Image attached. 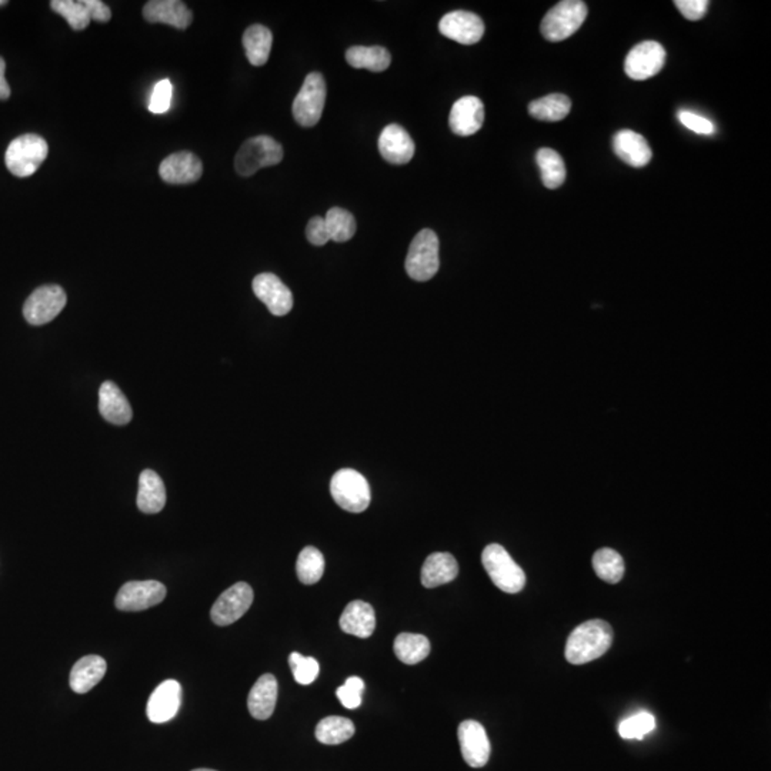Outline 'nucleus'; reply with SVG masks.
I'll return each mask as SVG.
<instances>
[{"label":"nucleus","instance_id":"obj_1","mask_svg":"<svg viewBox=\"0 0 771 771\" xmlns=\"http://www.w3.org/2000/svg\"><path fill=\"white\" fill-rule=\"evenodd\" d=\"M613 643V630L605 620H588L576 628L565 644V660L570 664L590 663L605 656Z\"/></svg>","mask_w":771,"mask_h":771},{"label":"nucleus","instance_id":"obj_2","mask_svg":"<svg viewBox=\"0 0 771 771\" xmlns=\"http://www.w3.org/2000/svg\"><path fill=\"white\" fill-rule=\"evenodd\" d=\"M49 153L48 142L39 134H22L10 142L5 154V164L10 174L16 177H29L47 161Z\"/></svg>","mask_w":771,"mask_h":771},{"label":"nucleus","instance_id":"obj_3","mask_svg":"<svg viewBox=\"0 0 771 771\" xmlns=\"http://www.w3.org/2000/svg\"><path fill=\"white\" fill-rule=\"evenodd\" d=\"M481 563L491 582L502 592L514 595L523 590L526 586V575L523 569L512 559L501 544H489L481 554Z\"/></svg>","mask_w":771,"mask_h":771},{"label":"nucleus","instance_id":"obj_4","mask_svg":"<svg viewBox=\"0 0 771 771\" xmlns=\"http://www.w3.org/2000/svg\"><path fill=\"white\" fill-rule=\"evenodd\" d=\"M283 147L266 134L248 139L235 157V169L240 176L248 177L263 167L276 166L283 161Z\"/></svg>","mask_w":771,"mask_h":771},{"label":"nucleus","instance_id":"obj_5","mask_svg":"<svg viewBox=\"0 0 771 771\" xmlns=\"http://www.w3.org/2000/svg\"><path fill=\"white\" fill-rule=\"evenodd\" d=\"M438 235L433 230L423 229L412 240L407 258L406 273L416 281H428L435 278L440 268Z\"/></svg>","mask_w":771,"mask_h":771},{"label":"nucleus","instance_id":"obj_6","mask_svg":"<svg viewBox=\"0 0 771 771\" xmlns=\"http://www.w3.org/2000/svg\"><path fill=\"white\" fill-rule=\"evenodd\" d=\"M587 17V5L580 0H565L547 12L542 22V35L550 42H562L577 32Z\"/></svg>","mask_w":771,"mask_h":771},{"label":"nucleus","instance_id":"obj_7","mask_svg":"<svg viewBox=\"0 0 771 771\" xmlns=\"http://www.w3.org/2000/svg\"><path fill=\"white\" fill-rule=\"evenodd\" d=\"M331 493L337 506L350 512L362 513L372 501L366 479L354 469H342L332 478Z\"/></svg>","mask_w":771,"mask_h":771},{"label":"nucleus","instance_id":"obj_8","mask_svg":"<svg viewBox=\"0 0 771 771\" xmlns=\"http://www.w3.org/2000/svg\"><path fill=\"white\" fill-rule=\"evenodd\" d=\"M326 96V80L323 76L317 72L309 73L291 106L294 121L303 128H312L319 123L323 115Z\"/></svg>","mask_w":771,"mask_h":771},{"label":"nucleus","instance_id":"obj_9","mask_svg":"<svg viewBox=\"0 0 771 771\" xmlns=\"http://www.w3.org/2000/svg\"><path fill=\"white\" fill-rule=\"evenodd\" d=\"M66 303L68 296L60 286H40L25 301V319L32 326H43L59 316Z\"/></svg>","mask_w":771,"mask_h":771},{"label":"nucleus","instance_id":"obj_10","mask_svg":"<svg viewBox=\"0 0 771 771\" xmlns=\"http://www.w3.org/2000/svg\"><path fill=\"white\" fill-rule=\"evenodd\" d=\"M252 603V587L248 583H236L232 587L223 592L215 602L212 610H210V618H212L213 623L217 626L233 625L235 621L245 616Z\"/></svg>","mask_w":771,"mask_h":771},{"label":"nucleus","instance_id":"obj_11","mask_svg":"<svg viewBox=\"0 0 771 771\" xmlns=\"http://www.w3.org/2000/svg\"><path fill=\"white\" fill-rule=\"evenodd\" d=\"M666 50L660 43L646 40L628 52L626 58V75L633 80H648L663 69Z\"/></svg>","mask_w":771,"mask_h":771},{"label":"nucleus","instance_id":"obj_12","mask_svg":"<svg viewBox=\"0 0 771 771\" xmlns=\"http://www.w3.org/2000/svg\"><path fill=\"white\" fill-rule=\"evenodd\" d=\"M166 587L156 580L129 582L116 596V607L121 611H142L154 607L166 597Z\"/></svg>","mask_w":771,"mask_h":771},{"label":"nucleus","instance_id":"obj_13","mask_svg":"<svg viewBox=\"0 0 771 771\" xmlns=\"http://www.w3.org/2000/svg\"><path fill=\"white\" fill-rule=\"evenodd\" d=\"M256 298L266 304L273 316H285L293 308L290 289L273 273H260L253 280Z\"/></svg>","mask_w":771,"mask_h":771},{"label":"nucleus","instance_id":"obj_14","mask_svg":"<svg viewBox=\"0 0 771 771\" xmlns=\"http://www.w3.org/2000/svg\"><path fill=\"white\" fill-rule=\"evenodd\" d=\"M438 30L443 37L461 45H474L483 37L484 24L478 15L466 10H455L441 17Z\"/></svg>","mask_w":771,"mask_h":771},{"label":"nucleus","instance_id":"obj_15","mask_svg":"<svg viewBox=\"0 0 771 771\" xmlns=\"http://www.w3.org/2000/svg\"><path fill=\"white\" fill-rule=\"evenodd\" d=\"M458 734L464 762L473 768L486 766L491 758V742L483 725L474 720H466L459 725Z\"/></svg>","mask_w":771,"mask_h":771},{"label":"nucleus","instance_id":"obj_16","mask_svg":"<svg viewBox=\"0 0 771 771\" xmlns=\"http://www.w3.org/2000/svg\"><path fill=\"white\" fill-rule=\"evenodd\" d=\"M415 151V142L400 124H389L380 133L379 152L386 162L402 166L412 161Z\"/></svg>","mask_w":771,"mask_h":771},{"label":"nucleus","instance_id":"obj_17","mask_svg":"<svg viewBox=\"0 0 771 771\" xmlns=\"http://www.w3.org/2000/svg\"><path fill=\"white\" fill-rule=\"evenodd\" d=\"M182 702V687L176 680H166L159 684L147 702V717L152 723L162 724L176 716Z\"/></svg>","mask_w":771,"mask_h":771},{"label":"nucleus","instance_id":"obj_18","mask_svg":"<svg viewBox=\"0 0 771 771\" xmlns=\"http://www.w3.org/2000/svg\"><path fill=\"white\" fill-rule=\"evenodd\" d=\"M202 162L190 152L170 154L159 166V174L170 185L195 184L202 177Z\"/></svg>","mask_w":771,"mask_h":771},{"label":"nucleus","instance_id":"obj_19","mask_svg":"<svg viewBox=\"0 0 771 771\" xmlns=\"http://www.w3.org/2000/svg\"><path fill=\"white\" fill-rule=\"evenodd\" d=\"M484 105L476 96H464L455 101L451 108L449 124L453 133L458 136H471L478 133L483 126Z\"/></svg>","mask_w":771,"mask_h":771},{"label":"nucleus","instance_id":"obj_20","mask_svg":"<svg viewBox=\"0 0 771 771\" xmlns=\"http://www.w3.org/2000/svg\"><path fill=\"white\" fill-rule=\"evenodd\" d=\"M143 17L151 24H164L184 30L193 22L186 4L180 0H152L143 7Z\"/></svg>","mask_w":771,"mask_h":771},{"label":"nucleus","instance_id":"obj_21","mask_svg":"<svg viewBox=\"0 0 771 771\" xmlns=\"http://www.w3.org/2000/svg\"><path fill=\"white\" fill-rule=\"evenodd\" d=\"M613 149L618 157L631 167L648 166L653 157L650 144L646 138L638 132L628 131V129L615 134Z\"/></svg>","mask_w":771,"mask_h":771},{"label":"nucleus","instance_id":"obj_22","mask_svg":"<svg viewBox=\"0 0 771 771\" xmlns=\"http://www.w3.org/2000/svg\"><path fill=\"white\" fill-rule=\"evenodd\" d=\"M99 412L111 425H128L133 417L131 403L118 386L105 382L99 392Z\"/></svg>","mask_w":771,"mask_h":771},{"label":"nucleus","instance_id":"obj_23","mask_svg":"<svg viewBox=\"0 0 771 771\" xmlns=\"http://www.w3.org/2000/svg\"><path fill=\"white\" fill-rule=\"evenodd\" d=\"M339 625L344 633L367 639L376 628V615L369 603L356 600L346 606L343 615L340 616Z\"/></svg>","mask_w":771,"mask_h":771},{"label":"nucleus","instance_id":"obj_24","mask_svg":"<svg viewBox=\"0 0 771 771\" xmlns=\"http://www.w3.org/2000/svg\"><path fill=\"white\" fill-rule=\"evenodd\" d=\"M278 680L273 674H263L256 681L248 697V712L256 720L270 719L278 702Z\"/></svg>","mask_w":771,"mask_h":771},{"label":"nucleus","instance_id":"obj_25","mask_svg":"<svg viewBox=\"0 0 771 771\" xmlns=\"http://www.w3.org/2000/svg\"><path fill=\"white\" fill-rule=\"evenodd\" d=\"M106 666L105 659L100 656H86L82 657L80 660L76 661L70 671V689L78 694H85L96 684L100 683V680L105 677Z\"/></svg>","mask_w":771,"mask_h":771},{"label":"nucleus","instance_id":"obj_26","mask_svg":"<svg viewBox=\"0 0 771 771\" xmlns=\"http://www.w3.org/2000/svg\"><path fill=\"white\" fill-rule=\"evenodd\" d=\"M458 575L459 565L450 553H433L423 565L422 585L428 588L438 587L453 582Z\"/></svg>","mask_w":771,"mask_h":771},{"label":"nucleus","instance_id":"obj_27","mask_svg":"<svg viewBox=\"0 0 771 771\" xmlns=\"http://www.w3.org/2000/svg\"><path fill=\"white\" fill-rule=\"evenodd\" d=\"M166 504V487L161 476L153 470L142 471L139 478L138 507L142 513L154 514Z\"/></svg>","mask_w":771,"mask_h":771},{"label":"nucleus","instance_id":"obj_28","mask_svg":"<svg viewBox=\"0 0 771 771\" xmlns=\"http://www.w3.org/2000/svg\"><path fill=\"white\" fill-rule=\"evenodd\" d=\"M346 60L354 69L380 73L389 69L392 56L382 47H354L347 49Z\"/></svg>","mask_w":771,"mask_h":771},{"label":"nucleus","instance_id":"obj_29","mask_svg":"<svg viewBox=\"0 0 771 771\" xmlns=\"http://www.w3.org/2000/svg\"><path fill=\"white\" fill-rule=\"evenodd\" d=\"M273 35L270 29L262 25H253L243 35V48L246 58L253 66H263L270 56Z\"/></svg>","mask_w":771,"mask_h":771},{"label":"nucleus","instance_id":"obj_30","mask_svg":"<svg viewBox=\"0 0 771 771\" xmlns=\"http://www.w3.org/2000/svg\"><path fill=\"white\" fill-rule=\"evenodd\" d=\"M570 111H572V100L560 93L537 99L529 105L530 116L543 121H563L569 115Z\"/></svg>","mask_w":771,"mask_h":771},{"label":"nucleus","instance_id":"obj_31","mask_svg":"<svg viewBox=\"0 0 771 771\" xmlns=\"http://www.w3.org/2000/svg\"><path fill=\"white\" fill-rule=\"evenodd\" d=\"M395 654L402 663L413 664L425 660L430 653V641L422 634L402 633L396 638Z\"/></svg>","mask_w":771,"mask_h":771},{"label":"nucleus","instance_id":"obj_32","mask_svg":"<svg viewBox=\"0 0 771 771\" xmlns=\"http://www.w3.org/2000/svg\"><path fill=\"white\" fill-rule=\"evenodd\" d=\"M536 162L542 174L543 185L547 189H557L565 184L567 172L565 161L557 152L549 147H543L537 152Z\"/></svg>","mask_w":771,"mask_h":771},{"label":"nucleus","instance_id":"obj_33","mask_svg":"<svg viewBox=\"0 0 771 771\" xmlns=\"http://www.w3.org/2000/svg\"><path fill=\"white\" fill-rule=\"evenodd\" d=\"M354 722L346 717H324L316 727V739L322 745H336L347 742L354 735Z\"/></svg>","mask_w":771,"mask_h":771},{"label":"nucleus","instance_id":"obj_34","mask_svg":"<svg viewBox=\"0 0 771 771\" xmlns=\"http://www.w3.org/2000/svg\"><path fill=\"white\" fill-rule=\"evenodd\" d=\"M593 569L602 580L616 585L625 576V562L616 550L605 547L593 555Z\"/></svg>","mask_w":771,"mask_h":771},{"label":"nucleus","instance_id":"obj_35","mask_svg":"<svg viewBox=\"0 0 771 771\" xmlns=\"http://www.w3.org/2000/svg\"><path fill=\"white\" fill-rule=\"evenodd\" d=\"M296 573L303 585H316L324 573V557L316 547H304L296 563Z\"/></svg>","mask_w":771,"mask_h":771},{"label":"nucleus","instance_id":"obj_36","mask_svg":"<svg viewBox=\"0 0 771 771\" xmlns=\"http://www.w3.org/2000/svg\"><path fill=\"white\" fill-rule=\"evenodd\" d=\"M327 233L333 242L344 243L354 238L356 233V220L347 210L333 207L326 213L324 217Z\"/></svg>","mask_w":771,"mask_h":771},{"label":"nucleus","instance_id":"obj_37","mask_svg":"<svg viewBox=\"0 0 771 771\" xmlns=\"http://www.w3.org/2000/svg\"><path fill=\"white\" fill-rule=\"evenodd\" d=\"M50 7L56 14L65 17L66 22L73 30H83L90 24V15L86 7L85 0H53Z\"/></svg>","mask_w":771,"mask_h":771},{"label":"nucleus","instance_id":"obj_38","mask_svg":"<svg viewBox=\"0 0 771 771\" xmlns=\"http://www.w3.org/2000/svg\"><path fill=\"white\" fill-rule=\"evenodd\" d=\"M656 722L650 713H638L618 724V734L626 740L643 739L648 733L653 732Z\"/></svg>","mask_w":771,"mask_h":771},{"label":"nucleus","instance_id":"obj_39","mask_svg":"<svg viewBox=\"0 0 771 771\" xmlns=\"http://www.w3.org/2000/svg\"><path fill=\"white\" fill-rule=\"evenodd\" d=\"M289 664H290L294 680L301 686H309V684L313 683L319 676V671H321L316 659L301 656V653H296V651L289 656Z\"/></svg>","mask_w":771,"mask_h":771},{"label":"nucleus","instance_id":"obj_40","mask_svg":"<svg viewBox=\"0 0 771 771\" xmlns=\"http://www.w3.org/2000/svg\"><path fill=\"white\" fill-rule=\"evenodd\" d=\"M364 692V681L360 677H349L343 686L337 689L339 702L346 709L354 710L362 704V694Z\"/></svg>","mask_w":771,"mask_h":771},{"label":"nucleus","instance_id":"obj_41","mask_svg":"<svg viewBox=\"0 0 771 771\" xmlns=\"http://www.w3.org/2000/svg\"><path fill=\"white\" fill-rule=\"evenodd\" d=\"M172 98H174V86L169 79H164L154 85L151 101H149V111L156 115L166 113L172 105Z\"/></svg>","mask_w":771,"mask_h":771},{"label":"nucleus","instance_id":"obj_42","mask_svg":"<svg viewBox=\"0 0 771 771\" xmlns=\"http://www.w3.org/2000/svg\"><path fill=\"white\" fill-rule=\"evenodd\" d=\"M679 121L680 123L686 126L690 131H693L694 133L713 134L716 132L714 124L709 119L702 118V116L696 115V113H692L689 111H680Z\"/></svg>","mask_w":771,"mask_h":771},{"label":"nucleus","instance_id":"obj_43","mask_svg":"<svg viewBox=\"0 0 771 771\" xmlns=\"http://www.w3.org/2000/svg\"><path fill=\"white\" fill-rule=\"evenodd\" d=\"M674 5L681 12V15L689 20H700L704 17L707 10H709L707 0H676Z\"/></svg>","mask_w":771,"mask_h":771},{"label":"nucleus","instance_id":"obj_44","mask_svg":"<svg viewBox=\"0 0 771 771\" xmlns=\"http://www.w3.org/2000/svg\"><path fill=\"white\" fill-rule=\"evenodd\" d=\"M306 238L314 246H324L331 240L329 233H327L324 217H314L309 220L308 227H306Z\"/></svg>","mask_w":771,"mask_h":771},{"label":"nucleus","instance_id":"obj_45","mask_svg":"<svg viewBox=\"0 0 771 771\" xmlns=\"http://www.w3.org/2000/svg\"><path fill=\"white\" fill-rule=\"evenodd\" d=\"M85 5L88 7L90 19L96 20L99 24H106L111 19V7L100 0H85Z\"/></svg>","mask_w":771,"mask_h":771},{"label":"nucleus","instance_id":"obj_46","mask_svg":"<svg viewBox=\"0 0 771 771\" xmlns=\"http://www.w3.org/2000/svg\"><path fill=\"white\" fill-rule=\"evenodd\" d=\"M5 73H6V62L4 58H0V100H7L10 98V86L5 78Z\"/></svg>","mask_w":771,"mask_h":771},{"label":"nucleus","instance_id":"obj_47","mask_svg":"<svg viewBox=\"0 0 771 771\" xmlns=\"http://www.w3.org/2000/svg\"><path fill=\"white\" fill-rule=\"evenodd\" d=\"M193 771H217V770H210V768H197V770Z\"/></svg>","mask_w":771,"mask_h":771},{"label":"nucleus","instance_id":"obj_48","mask_svg":"<svg viewBox=\"0 0 771 771\" xmlns=\"http://www.w3.org/2000/svg\"><path fill=\"white\" fill-rule=\"evenodd\" d=\"M5 5H7L6 0H0V6H5Z\"/></svg>","mask_w":771,"mask_h":771}]
</instances>
